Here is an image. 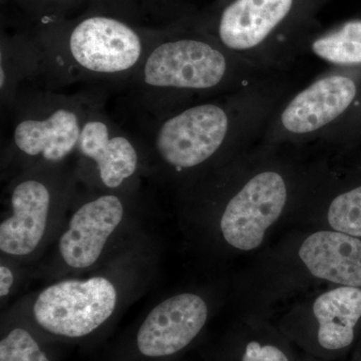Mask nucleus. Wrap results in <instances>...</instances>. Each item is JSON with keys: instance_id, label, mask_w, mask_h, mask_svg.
<instances>
[{"instance_id": "20", "label": "nucleus", "mask_w": 361, "mask_h": 361, "mask_svg": "<svg viewBox=\"0 0 361 361\" xmlns=\"http://www.w3.org/2000/svg\"><path fill=\"white\" fill-rule=\"evenodd\" d=\"M32 1V9L39 11L42 16L56 18L61 11H65L73 0H28Z\"/></svg>"}, {"instance_id": "12", "label": "nucleus", "mask_w": 361, "mask_h": 361, "mask_svg": "<svg viewBox=\"0 0 361 361\" xmlns=\"http://www.w3.org/2000/svg\"><path fill=\"white\" fill-rule=\"evenodd\" d=\"M361 324V288L332 285L300 299L277 327L305 355L336 360L353 348Z\"/></svg>"}, {"instance_id": "1", "label": "nucleus", "mask_w": 361, "mask_h": 361, "mask_svg": "<svg viewBox=\"0 0 361 361\" xmlns=\"http://www.w3.org/2000/svg\"><path fill=\"white\" fill-rule=\"evenodd\" d=\"M262 142L176 191L185 236L206 257L259 250L275 226L299 219L329 167Z\"/></svg>"}, {"instance_id": "15", "label": "nucleus", "mask_w": 361, "mask_h": 361, "mask_svg": "<svg viewBox=\"0 0 361 361\" xmlns=\"http://www.w3.org/2000/svg\"><path fill=\"white\" fill-rule=\"evenodd\" d=\"M293 348L270 319L240 315L223 337L213 361H297Z\"/></svg>"}, {"instance_id": "16", "label": "nucleus", "mask_w": 361, "mask_h": 361, "mask_svg": "<svg viewBox=\"0 0 361 361\" xmlns=\"http://www.w3.org/2000/svg\"><path fill=\"white\" fill-rule=\"evenodd\" d=\"M329 169L299 219L310 227L343 233L361 239V184L337 190L329 180Z\"/></svg>"}, {"instance_id": "3", "label": "nucleus", "mask_w": 361, "mask_h": 361, "mask_svg": "<svg viewBox=\"0 0 361 361\" xmlns=\"http://www.w3.org/2000/svg\"><path fill=\"white\" fill-rule=\"evenodd\" d=\"M158 248L148 232L104 264L56 280L13 305L49 341H80L106 329L153 281Z\"/></svg>"}, {"instance_id": "19", "label": "nucleus", "mask_w": 361, "mask_h": 361, "mask_svg": "<svg viewBox=\"0 0 361 361\" xmlns=\"http://www.w3.org/2000/svg\"><path fill=\"white\" fill-rule=\"evenodd\" d=\"M32 272V266L23 265L0 256V303L2 308L7 307V303L20 291L21 284Z\"/></svg>"}, {"instance_id": "4", "label": "nucleus", "mask_w": 361, "mask_h": 361, "mask_svg": "<svg viewBox=\"0 0 361 361\" xmlns=\"http://www.w3.org/2000/svg\"><path fill=\"white\" fill-rule=\"evenodd\" d=\"M361 288V239L322 228L295 230L240 271L232 296L241 315L270 319L278 303L318 285Z\"/></svg>"}, {"instance_id": "14", "label": "nucleus", "mask_w": 361, "mask_h": 361, "mask_svg": "<svg viewBox=\"0 0 361 361\" xmlns=\"http://www.w3.org/2000/svg\"><path fill=\"white\" fill-rule=\"evenodd\" d=\"M357 94L355 78L343 71H327L278 106L260 142L297 148L319 141L345 118Z\"/></svg>"}, {"instance_id": "6", "label": "nucleus", "mask_w": 361, "mask_h": 361, "mask_svg": "<svg viewBox=\"0 0 361 361\" xmlns=\"http://www.w3.org/2000/svg\"><path fill=\"white\" fill-rule=\"evenodd\" d=\"M140 189L87 190L78 184L66 224L32 275L51 282L96 269L144 234Z\"/></svg>"}, {"instance_id": "18", "label": "nucleus", "mask_w": 361, "mask_h": 361, "mask_svg": "<svg viewBox=\"0 0 361 361\" xmlns=\"http://www.w3.org/2000/svg\"><path fill=\"white\" fill-rule=\"evenodd\" d=\"M313 54L334 66L361 65V20L349 21L334 32L312 40Z\"/></svg>"}, {"instance_id": "22", "label": "nucleus", "mask_w": 361, "mask_h": 361, "mask_svg": "<svg viewBox=\"0 0 361 361\" xmlns=\"http://www.w3.org/2000/svg\"><path fill=\"white\" fill-rule=\"evenodd\" d=\"M355 361H361V351H360V353H358L357 357H356Z\"/></svg>"}, {"instance_id": "2", "label": "nucleus", "mask_w": 361, "mask_h": 361, "mask_svg": "<svg viewBox=\"0 0 361 361\" xmlns=\"http://www.w3.org/2000/svg\"><path fill=\"white\" fill-rule=\"evenodd\" d=\"M289 96L290 85L276 73L241 89L160 114L141 140L149 177L177 191L253 148Z\"/></svg>"}, {"instance_id": "17", "label": "nucleus", "mask_w": 361, "mask_h": 361, "mask_svg": "<svg viewBox=\"0 0 361 361\" xmlns=\"http://www.w3.org/2000/svg\"><path fill=\"white\" fill-rule=\"evenodd\" d=\"M1 320L0 361H54L44 344L49 341L13 304Z\"/></svg>"}, {"instance_id": "10", "label": "nucleus", "mask_w": 361, "mask_h": 361, "mask_svg": "<svg viewBox=\"0 0 361 361\" xmlns=\"http://www.w3.org/2000/svg\"><path fill=\"white\" fill-rule=\"evenodd\" d=\"M73 163L78 184L87 190H137L141 188L142 178L149 177L141 140L123 129L92 101Z\"/></svg>"}, {"instance_id": "11", "label": "nucleus", "mask_w": 361, "mask_h": 361, "mask_svg": "<svg viewBox=\"0 0 361 361\" xmlns=\"http://www.w3.org/2000/svg\"><path fill=\"white\" fill-rule=\"evenodd\" d=\"M295 6L296 0H232L207 35L260 70L280 73L297 56L281 30Z\"/></svg>"}, {"instance_id": "13", "label": "nucleus", "mask_w": 361, "mask_h": 361, "mask_svg": "<svg viewBox=\"0 0 361 361\" xmlns=\"http://www.w3.org/2000/svg\"><path fill=\"white\" fill-rule=\"evenodd\" d=\"M224 287L201 285L166 296L147 312L132 339L135 361H173L191 348L222 304Z\"/></svg>"}, {"instance_id": "8", "label": "nucleus", "mask_w": 361, "mask_h": 361, "mask_svg": "<svg viewBox=\"0 0 361 361\" xmlns=\"http://www.w3.org/2000/svg\"><path fill=\"white\" fill-rule=\"evenodd\" d=\"M157 35H148L123 18L92 13L80 18L61 42L37 44L42 73L56 82L63 77L129 80L141 66Z\"/></svg>"}, {"instance_id": "7", "label": "nucleus", "mask_w": 361, "mask_h": 361, "mask_svg": "<svg viewBox=\"0 0 361 361\" xmlns=\"http://www.w3.org/2000/svg\"><path fill=\"white\" fill-rule=\"evenodd\" d=\"M78 189L75 163L13 175L0 222V256L35 267L59 238Z\"/></svg>"}, {"instance_id": "9", "label": "nucleus", "mask_w": 361, "mask_h": 361, "mask_svg": "<svg viewBox=\"0 0 361 361\" xmlns=\"http://www.w3.org/2000/svg\"><path fill=\"white\" fill-rule=\"evenodd\" d=\"M90 103L85 97L51 90L20 94L13 104L16 113L7 151L13 175L73 163Z\"/></svg>"}, {"instance_id": "5", "label": "nucleus", "mask_w": 361, "mask_h": 361, "mask_svg": "<svg viewBox=\"0 0 361 361\" xmlns=\"http://www.w3.org/2000/svg\"><path fill=\"white\" fill-rule=\"evenodd\" d=\"M267 73L234 56L207 35H157L135 75L128 80L140 106L158 115L241 89Z\"/></svg>"}, {"instance_id": "21", "label": "nucleus", "mask_w": 361, "mask_h": 361, "mask_svg": "<svg viewBox=\"0 0 361 361\" xmlns=\"http://www.w3.org/2000/svg\"><path fill=\"white\" fill-rule=\"evenodd\" d=\"M297 361H326L323 360H319V358H316L314 356H311L308 355H305L303 357H298Z\"/></svg>"}]
</instances>
